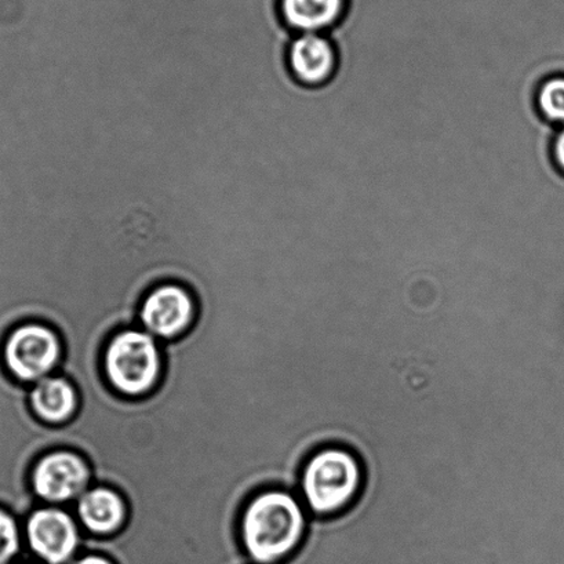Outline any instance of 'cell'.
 Segmentation results:
<instances>
[{
  "mask_svg": "<svg viewBox=\"0 0 564 564\" xmlns=\"http://www.w3.org/2000/svg\"><path fill=\"white\" fill-rule=\"evenodd\" d=\"M311 514L299 492L267 487L245 503L239 536L253 564H282L304 545Z\"/></svg>",
  "mask_w": 564,
  "mask_h": 564,
  "instance_id": "6da1fadb",
  "label": "cell"
},
{
  "mask_svg": "<svg viewBox=\"0 0 564 564\" xmlns=\"http://www.w3.org/2000/svg\"><path fill=\"white\" fill-rule=\"evenodd\" d=\"M365 486V468L352 451L323 446L301 465L297 492L311 517L328 519L347 511Z\"/></svg>",
  "mask_w": 564,
  "mask_h": 564,
  "instance_id": "7a4b0ae2",
  "label": "cell"
},
{
  "mask_svg": "<svg viewBox=\"0 0 564 564\" xmlns=\"http://www.w3.org/2000/svg\"><path fill=\"white\" fill-rule=\"evenodd\" d=\"M101 367L108 386L118 395L144 398L162 379V344L140 326L119 328L104 345Z\"/></svg>",
  "mask_w": 564,
  "mask_h": 564,
  "instance_id": "3957f363",
  "label": "cell"
},
{
  "mask_svg": "<svg viewBox=\"0 0 564 564\" xmlns=\"http://www.w3.org/2000/svg\"><path fill=\"white\" fill-rule=\"evenodd\" d=\"M64 356V344L56 328L41 321L18 323L4 334L0 360L10 379L31 387L56 375Z\"/></svg>",
  "mask_w": 564,
  "mask_h": 564,
  "instance_id": "277c9868",
  "label": "cell"
},
{
  "mask_svg": "<svg viewBox=\"0 0 564 564\" xmlns=\"http://www.w3.org/2000/svg\"><path fill=\"white\" fill-rule=\"evenodd\" d=\"M29 479L41 506L67 507L90 489L93 470L84 454L57 448L36 459Z\"/></svg>",
  "mask_w": 564,
  "mask_h": 564,
  "instance_id": "5b68a950",
  "label": "cell"
},
{
  "mask_svg": "<svg viewBox=\"0 0 564 564\" xmlns=\"http://www.w3.org/2000/svg\"><path fill=\"white\" fill-rule=\"evenodd\" d=\"M23 530L30 555L41 564H70L79 556L82 529L69 506H37Z\"/></svg>",
  "mask_w": 564,
  "mask_h": 564,
  "instance_id": "8992f818",
  "label": "cell"
},
{
  "mask_svg": "<svg viewBox=\"0 0 564 564\" xmlns=\"http://www.w3.org/2000/svg\"><path fill=\"white\" fill-rule=\"evenodd\" d=\"M198 314L195 295L184 284L159 283L141 300L139 325L159 341L167 343L183 336Z\"/></svg>",
  "mask_w": 564,
  "mask_h": 564,
  "instance_id": "52a82bcc",
  "label": "cell"
},
{
  "mask_svg": "<svg viewBox=\"0 0 564 564\" xmlns=\"http://www.w3.org/2000/svg\"><path fill=\"white\" fill-rule=\"evenodd\" d=\"M288 65L299 84L325 86L338 69L337 47L326 34L295 35L288 48Z\"/></svg>",
  "mask_w": 564,
  "mask_h": 564,
  "instance_id": "ba28073f",
  "label": "cell"
},
{
  "mask_svg": "<svg viewBox=\"0 0 564 564\" xmlns=\"http://www.w3.org/2000/svg\"><path fill=\"white\" fill-rule=\"evenodd\" d=\"M80 528L95 535H112L122 530L128 520V503L113 487L91 486L69 506Z\"/></svg>",
  "mask_w": 564,
  "mask_h": 564,
  "instance_id": "9c48e42d",
  "label": "cell"
},
{
  "mask_svg": "<svg viewBox=\"0 0 564 564\" xmlns=\"http://www.w3.org/2000/svg\"><path fill=\"white\" fill-rule=\"evenodd\" d=\"M350 0H279V14L294 35L327 34L347 18Z\"/></svg>",
  "mask_w": 564,
  "mask_h": 564,
  "instance_id": "30bf717a",
  "label": "cell"
},
{
  "mask_svg": "<svg viewBox=\"0 0 564 564\" xmlns=\"http://www.w3.org/2000/svg\"><path fill=\"white\" fill-rule=\"evenodd\" d=\"M29 403L42 423L62 425L78 413L79 392L73 381L56 372L30 387Z\"/></svg>",
  "mask_w": 564,
  "mask_h": 564,
  "instance_id": "8fae6325",
  "label": "cell"
},
{
  "mask_svg": "<svg viewBox=\"0 0 564 564\" xmlns=\"http://www.w3.org/2000/svg\"><path fill=\"white\" fill-rule=\"evenodd\" d=\"M23 523L8 508L0 506V564H10L24 552Z\"/></svg>",
  "mask_w": 564,
  "mask_h": 564,
  "instance_id": "7c38bea8",
  "label": "cell"
},
{
  "mask_svg": "<svg viewBox=\"0 0 564 564\" xmlns=\"http://www.w3.org/2000/svg\"><path fill=\"white\" fill-rule=\"evenodd\" d=\"M536 108L547 123L564 124V75L542 82L536 91Z\"/></svg>",
  "mask_w": 564,
  "mask_h": 564,
  "instance_id": "4fadbf2b",
  "label": "cell"
},
{
  "mask_svg": "<svg viewBox=\"0 0 564 564\" xmlns=\"http://www.w3.org/2000/svg\"><path fill=\"white\" fill-rule=\"evenodd\" d=\"M551 152L553 163H555L558 172L564 175V124L561 130L556 131L555 137H553Z\"/></svg>",
  "mask_w": 564,
  "mask_h": 564,
  "instance_id": "5bb4252c",
  "label": "cell"
},
{
  "mask_svg": "<svg viewBox=\"0 0 564 564\" xmlns=\"http://www.w3.org/2000/svg\"><path fill=\"white\" fill-rule=\"evenodd\" d=\"M70 564H115L111 558L100 555V553H84L75 558Z\"/></svg>",
  "mask_w": 564,
  "mask_h": 564,
  "instance_id": "9a60e30c",
  "label": "cell"
},
{
  "mask_svg": "<svg viewBox=\"0 0 564 564\" xmlns=\"http://www.w3.org/2000/svg\"><path fill=\"white\" fill-rule=\"evenodd\" d=\"M10 564H41V563H36V562H13V563H10Z\"/></svg>",
  "mask_w": 564,
  "mask_h": 564,
  "instance_id": "2e32d148",
  "label": "cell"
}]
</instances>
